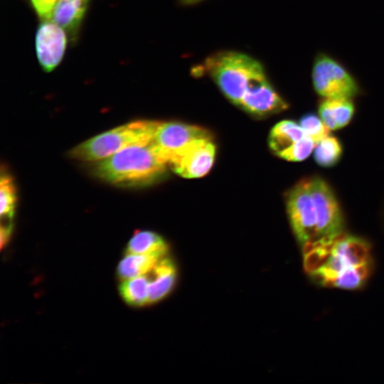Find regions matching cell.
Instances as JSON below:
<instances>
[{
    "label": "cell",
    "mask_w": 384,
    "mask_h": 384,
    "mask_svg": "<svg viewBox=\"0 0 384 384\" xmlns=\"http://www.w3.org/2000/svg\"><path fill=\"white\" fill-rule=\"evenodd\" d=\"M303 255L306 272L315 282L326 287L360 288L372 270L369 244L361 238L343 233Z\"/></svg>",
    "instance_id": "cell-1"
},
{
    "label": "cell",
    "mask_w": 384,
    "mask_h": 384,
    "mask_svg": "<svg viewBox=\"0 0 384 384\" xmlns=\"http://www.w3.org/2000/svg\"><path fill=\"white\" fill-rule=\"evenodd\" d=\"M201 73L208 75L223 94L236 105L258 82L267 78L263 65L252 57L235 50H220L206 58Z\"/></svg>",
    "instance_id": "cell-2"
},
{
    "label": "cell",
    "mask_w": 384,
    "mask_h": 384,
    "mask_svg": "<svg viewBox=\"0 0 384 384\" xmlns=\"http://www.w3.org/2000/svg\"><path fill=\"white\" fill-rule=\"evenodd\" d=\"M166 166L149 142L127 147L97 161L95 174L112 183L139 185L158 178Z\"/></svg>",
    "instance_id": "cell-3"
},
{
    "label": "cell",
    "mask_w": 384,
    "mask_h": 384,
    "mask_svg": "<svg viewBox=\"0 0 384 384\" xmlns=\"http://www.w3.org/2000/svg\"><path fill=\"white\" fill-rule=\"evenodd\" d=\"M159 122L138 120L98 134L74 147L70 156L98 161L127 147L151 142Z\"/></svg>",
    "instance_id": "cell-4"
},
{
    "label": "cell",
    "mask_w": 384,
    "mask_h": 384,
    "mask_svg": "<svg viewBox=\"0 0 384 384\" xmlns=\"http://www.w3.org/2000/svg\"><path fill=\"white\" fill-rule=\"evenodd\" d=\"M311 78L316 93L324 98H348L359 92L351 73L331 55L319 53L314 60Z\"/></svg>",
    "instance_id": "cell-5"
},
{
    "label": "cell",
    "mask_w": 384,
    "mask_h": 384,
    "mask_svg": "<svg viewBox=\"0 0 384 384\" xmlns=\"http://www.w3.org/2000/svg\"><path fill=\"white\" fill-rule=\"evenodd\" d=\"M287 208L291 225L304 254L319 242L316 210L308 178L300 181L289 192Z\"/></svg>",
    "instance_id": "cell-6"
},
{
    "label": "cell",
    "mask_w": 384,
    "mask_h": 384,
    "mask_svg": "<svg viewBox=\"0 0 384 384\" xmlns=\"http://www.w3.org/2000/svg\"><path fill=\"white\" fill-rule=\"evenodd\" d=\"M308 180L316 210L319 237V242L313 247L314 248L343 233V217L338 203L329 185L318 177Z\"/></svg>",
    "instance_id": "cell-7"
},
{
    "label": "cell",
    "mask_w": 384,
    "mask_h": 384,
    "mask_svg": "<svg viewBox=\"0 0 384 384\" xmlns=\"http://www.w3.org/2000/svg\"><path fill=\"white\" fill-rule=\"evenodd\" d=\"M210 137L205 129L176 122H159L151 144L159 156L169 165L173 157L192 141Z\"/></svg>",
    "instance_id": "cell-8"
},
{
    "label": "cell",
    "mask_w": 384,
    "mask_h": 384,
    "mask_svg": "<svg viewBox=\"0 0 384 384\" xmlns=\"http://www.w3.org/2000/svg\"><path fill=\"white\" fill-rule=\"evenodd\" d=\"M215 156V146L210 137L199 138L190 142L177 153L169 166L183 178H199L210 170Z\"/></svg>",
    "instance_id": "cell-9"
},
{
    "label": "cell",
    "mask_w": 384,
    "mask_h": 384,
    "mask_svg": "<svg viewBox=\"0 0 384 384\" xmlns=\"http://www.w3.org/2000/svg\"><path fill=\"white\" fill-rule=\"evenodd\" d=\"M67 45L65 30L50 19H45L36 34V55L42 68L52 71L63 59Z\"/></svg>",
    "instance_id": "cell-10"
},
{
    "label": "cell",
    "mask_w": 384,
    "mask_h": 384,
    "mask_svg": "<svg viewBox=\"0 0 384 384\" xmlns=\"http://www.w3.org/2000/svg\"><path fill=\"white\" fill-rule=\"evenodd\" d=\"M240 107L251 114L262 116L285 110L288 104L266 78L244 96Z\"/></svg>",
    "instance_id": "cell-11"
},
{
    "label": "cell",
    "mask_w": 384,
    "mask_h": 384,
    "mask_svg": "<svg viewBox=\"0 0 384 384\" xmlns=\"http://www.w3.org/2000/svg\"><path fill=\"white\" fill-rule=\"evenodd\" d=\"M89 0H58L50 20L73 36L78 31Z\"/></svg>",
    "instance_id": "cell-12"
},
{
    "label": "cell",
    "mask_w": 384,
    "mask_h": 384,
    "mask_svg": "<svg viewBox=\"0 0 384 384\" xmlns=\"http://www.w3.org/2000/svg\"><path fill=\"white\" fill-rule=\"evenodd\" d=\"M319 113L324 123L334 130L347 125L354 113V105L348 98H324L319 104Z\"/></svg>",
    "instance_id": "cell-13"
},
{
    "label": "cell",
    "mask_w": 384,
    "mask_h": 384,
    "mask_svg": "<svg viewBox=\"0 0 384 384\" xmlns=\"http://www.w3.org/2000/svg\"><path fill=\"white\" fill-rule=\"evenodd\" d=\"M155 276L149 287V304L156 302L171 290L176 281V269L168 259L160 260L153 269Z\"/></svg>",
    "instance_id": "cell-14"
},
{
    "label": "cell",
    "mask_w": 384,
    "mask_h": 384,
    "mask_svg": "<svg viewBox=\"0 0 384 384\" xmlns=\"http://www.w3.org/2000/svg\"><path fill=\"white\" fill-rule=\"evenodd\" d=\"M164 240L149 230L136 231L129 240L126 254L152 255L162 257L167 252Z\"/></svg>",
    "instance_id": "cell-15"
},
{
    "label": "cell",
    "mask_w": 384,
    "mask_h": 384,
    "mask_svg": "<svg viewBox=\"0 0 384 384\" xmlns=\"http://www.w3.org/2000/svg\"><path fill=\"white\" fill-rule=\"evenodd\" d=\"M306 135L300 124L291 120H284L272 128L269 137V144L277 154Z\"/></svg>",
    "instance_id": "cell-16"
},
{
    "label": "cell",
    "mask_w": 384,
    "mask_h": 384,
    "mask_svg": "<svg viewBox=\"0 0 384 384\" xmlns=\"http://www.w3.org/2000/svg\"><path fill=\"white\" fill-rule=\"evenodd\" d=\"M161 258L152 255L126 254L118 265L117 275L125 280L146 274L153 270Z\"/></svg>",
    "instance_id": "cell-17"
},
{
    "label": "cell",
    "mask_w": 384,
    "mask_h": 384,
    "mask_svg": "<svg viewBox=\"0 0 384 384\" xmlns=\"http://www.w3.org/2000/svg\"><path fill=\"white\" fill-rule=\"evenodd\" d=\"M150 280L146 275L122 280L119 289L121 297L129 305L143 306L149 304Z\"/></svg>",
    "instance_id": "cell-18"
},
{
    "label": "cell",
    "mask_w": 384,
    "mask_h": 384,
    "mask_svg": "<svg viewBox=\"0 0 384 384\" xmlns=\"http://www.w3.org/2000/svg\"><path fill=\"white\" fill-rule=\"evenodd\" d=\"M341 154L342 147L339 141L330 135L319 142L314 149L316 162L323 167L334 166L339 161Z\"/></svg>",
    "instance_id": "cell-19"
},
{
    "label": "cell",
    "mask_w": 384,
    "mask_h": 384,
    "mask_svg": "<svg viewBox=\"0 0 384 384\" xmlns=\"http://www.w3.org/2000/svg\"><path fill=\"white\" fill-rule=\"evenodd\" d=\"M1 218L11 220L14 215L16 195L15 186L8 174H1L0 182Z\"/></svg>",
    "instance_id": "cell-20"
},
{
    "label": "cell",
    "mask_w": 384,
    "mask_h": 384,
    "mask_svg": "<svg viewBox=\"0 0 384 384\" xmlns=\"http://www.w3.org/2000/svg\"><path fill=\"white\" fill-rule=\"evenodd\" d=\"M315 146L314 141L306 135L277 155L287 161H302L311 154Z\"/></svg>",
    "instance_id": "cell-21"
},
{
    "label": "cell",
    "mask_w": 384,
    "mask_h": 384,
    "mask_svg": "<svg viewBox=\"0 0 384 384\" xmlns=\"http://www.w3.org/2000/svg\"><path fill=\"white\" fill-rule=\"evenodd\" d=\"M300 126L306 134L311 137L316 144L330 135V129L320 117L313 113H308L300 119Z\"/></svg>",
    "instance_id": "cell-22"
},
{
    "label": "cell",
    "mask_w": 384,
    "mask_h": 384,
    "mask_svg": "<svg viewBox=\"0 0 384 384\" xmlns=\"http://www.w3.org/2000/svg\"><path fill=\"white\" fill-rule=\"evenodd\" d=\"M58 0H31L37 14L43 19H49L52 10Z\"/></svg>",
    "instance_id": "cell-23"
},
{
    "label": "cell",
    "mask_w": 384,
    "mask_h": 384,
    "mask_svg": "<svg viewBox=\"0 0 384 384\" xmlns=\"http://www.w3.org/2000/svg\"><path fill=\"white\" fill-rule=\"evenodd\" d=\"M11 232V223H9L6 225H1V247L2 248L4 245L8 242Z\"/></svg>",
    "instance_id": "cell-24"
},
{
    "label": "cell",
    "mask_w": 384,
    "mask_h": 384,
    "mask_svg": "<svg viewBox=\"0 0 384 384\" xmlns=\"http://www.w3.org/2000/svg\"><path fill=\"white\" fill-rule=\"evenodd\" d=\"M203 1L204 0H178V2L182 6H191Z\"/></svg>",
    "instance_id": "cell-25"
}]
</instances>
